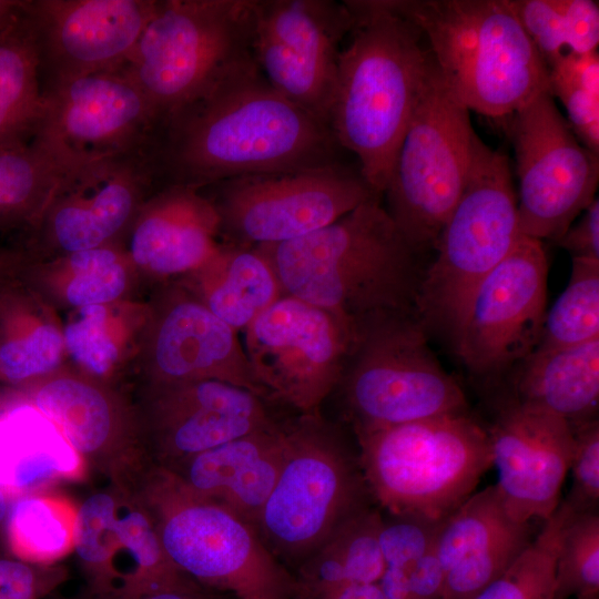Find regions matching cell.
<instances>
[{
	"label": "cell",
	"instance_id": "cell-1",
	"mask_svg": "<svg viewBox=\"0 0 599 599\" xmlns=\"http://www.w3.org/2000/svg\"><path fill=\"white\" fill-rule=\"evenodd\" d=\"M344 152L326 124L270 85L253 55L169 116L153 146L158 177L196 190L339 162Z\"/></svg>",
	"mask_w": 599,
	"mask_h": 599
},
{
	"label": "cell",
	"instance_id": "cell-2",
	"mask_svg": "<svg viewBox=\"0 0 599 599\" xmlns=\"http://www.w3.org/2000/svg\"><path fill=\"white\" fill-rule=\"evenodd\" d=\"M382 196L375 195L333 223L285 243L256 248L282 294L319 307L353 333L386 313H415L423 271Z\"/></svg>",
	"mask_w": 599,
	"mask_h": 599
},
{
	"label": "cell",
	"instance_id": "cell-3",
	"mask_svg": "<svg viewBox=\"0 0 599 599\" xmlns=\"http://www.w3.org/2000/svg\"><path fill=\"white\" fill-rule=\"evenodd\" d=\"M346 3L353 24L338 59L329 128L382 196L432 55L389 0Z\"/></svg>",
	"mask_w": 599,
	"mask_h": 599
},
{
	"label": "cell",
	"instance_id": "cell-4",
	"mask_svg": "<svg viewBox=\"0 0 599 599\" xmlns=\"http://www.w3.org/2000/svg\"><path fill=\"white\" fill-rule=\"evenodd\" d=\"M389 1L469 111L502 119L549 91L548 68L508 0Z\"/></svg>",
	"mask_w": 599,
	"mask_h": 599
},
{
	"label": "cell",
	"instance_id": "cell-5",
	"mask_svg": "<svg viewBox=\"0 0 599 599\" xmlns=\"http://www.w3.org/2000/svg\"><path fill=\"white\" fill-rule=\"evenodd\" d=\"M369 495L389 515L440 522L493 466L485 426L468 413L356 435Z\"/></svg>",
	"mask_w": 599,
	"mask_h": 599
},
{
	"label": "cell",
	"instance_id": "cell-6",
	"mask_svg": "<svg viewBox=\"0 0 599 599\" xmlns=\"http://www.w3.org/2000/svg\"><path fill=\"white\" fill-rule=\"evenodd\" d=\"M519 236L509 160L477 135L465 187L419 282L415 313L424 327L444 332L455 345L474 294Z\"/></svg>",
	"mask_w": 599,
	"mask_h": 599
},
{
	"label": "cell",
	"instance_id": "cell-7",
	"mask_svg": "<svg viewBox=\"0 0 599 599\" xmlns=\"http://www.w3.org/2000/svg\"><path fill=\"white\" fill-rule=\"evenodd\" d=\"M370 495L341 430L322 414L297 415L287 425L284 460L255 529L267 549L297 569Z\"/></svg>",
	"mask_w": 599,
	"mask_h": 599
},
{
	"label": "cell",
	"instance_id": "cell-8",
	"mask_svg": "<svg viewBox=\"0 0 599 599\" xmlns=\"http://www.w3.org/2000/svg\"><path fill=\"white\" fill-rule=\"evenodd\" d=\"M335 390L355 435L469 412L463 389L435 357L414 312L380 314L357 324Z\"/></svg>",
	"mask_w": 599,
	"mask_h": 599
},
{
	"label": "cell",
	"instance_id": "cell-9",
	"mask_svg": "<svg viewBox=\"0 0 599 599\" xmlns=\"http://www.w3.org/2000/svg\"><path fill=\"white\" fill-rule=\"evenodd\" d=\"M254 6L255 0L156 1L121 68L152 105L160 128L252 55Z\"/></svg>",
	"mask_w": 599,
	"mask_h": 599
},
{
	"label": "cell",
	"instance_id": "cell-10",
	"mask_svg": "<svg viewBox=\"0 0 599 599\" xmlns=\"http://www.w3.org/2000/svg\"><path fill=\"white\" fill-rule=\"evenodd\" d=\"M469 113L432 57L382 195L389 216L418 253L435 248L465 187L477 136Z\"/></svg>",
	"mask_w": 599,
	"mask_h": 599
},
{
	"label": "cell",
	"instance_id": "cell-11",
	"mask_svg": "<svg viewBox=\"0 0 599 599\" xmlns=\"http://www.w3.org/2000/svg\"><path fill=\"white\" fill-rule=\"evenodd\" d=\"M158 478L156 530L179 570L236 599H294V575L253 525L222 502L192 493L166 469Z\"/></svg>",
	"mask_w": 599,
	"mask_h": 599
},
{
	"label": "cell",
	"instance_id": "cell-12",
	"mask_svg": "<svg viewBox=\"0 0 599 599\" xmlns=\"http://www.w3.org/2000/svg\"><path fill=\"white\" fill-rule=\"evenodd\" d=\"M224 244L257 247L293 241L378 195L357 163L245 175L211 185ZM380 196V195H378Z\"/></svg>",
	"mask_w": 599,
	"mask_h": 599
},
{
	"label": "cell",
	"instance_id": "cell-13",
	"mask_svg": "<svg viewBox=\"0 0 599 599\" xmlns=\"http://www.w3.org/2000/svg\"><path fill=\"white\" fill-rule=\"evenodd\" d=\"M506 119L519 182V233L556 242L596 199L599 155L579 142L549 91Z\"/></svg>",
	"mask_w": 599,
	"mask_h": 599
},
{
	"label": "cell",
	"instance_id": "cell-14",
	"mask_svg": "<svg viewBox=\"0 0 599 599\" xmlns=\"http://www.w3.org/2000/svg\"><path fill=\"white\" fill-rule=\"evenodd\" d=\"M244 333L248 363L268 399L297 415L321 414L339 383L352 331L333 314L282 294Z\"/></svg>",
	"mask_w": 599,
	"mask_h": 599
},
{
	"label": "cell",
	"instance_id": "cell-15",
	"mask_svg": "<svg viewBox=\"0 0 599 599\" xmlns=\"http://www.w3.org/2000/svg\"><path fill=\"white\" fill-rule=\"evenodd\" d=\"M352 24L346 0H255L252 55L258 70L274 90L328 128Z\"/></svg>",
	"mask_w": 599,
	"mask_h": 599
},
{
	"label": "cell",
	"instance_id": "cell-16",
	"mask_svg": "<svg viewBox=\"0 0 599 599\" xmlns=\"http://www.w3.org/2000/svg\"><path fill=\"white\" fill-rule=\"evenodd\" d=\"M33 136L65 166L153 148L159 119L139 87L119 67L52 79Z\"/></svg>",
	"mask_w": 599,
	"mask_h": 599
},
{
	"label": "cell",
	"instance_id": "cell-17",
	"mask_svg": "<svg viewBox=\"0 0 599 599\" xmlns=\"http://www.w3.org/2000/svg\"><path fill=\"white\" fill-rule=\"evenodd\" d=\"M547 275L541 242L520 235L474 294L456 339L470 372L497 375L535 351L547 312Z\"/></svg>",
	"mask_w": 599,
	"mask_h": 599
},
{
	"label": "cell",
	"instance_id": "cell-18",
	"mask_svg": "<svg viewBox=\"0 0 599 599\" xmlns=\"http://www.w3.org/2000/svg\"><path fill=\"white\" fill-rule=\"evenodd\" d=\"M485 429L506 510L520 522H545L560 504L572 457L569 424L510 396Z\"/></svg>",
	"mask_w": 599,
	"mask_h": 599
},
{
	"label": "cell",
	"instance_id": "cell-19",
	"mask_svg": "<svg viewBox=\"0 0 599 599\" xmlns=\"http://www.w3.org/2000/svg\"><path fill=\"white\" fill-rule=\"evenodd\" d=\"M154 0L27 1L51 79L116 69L154 12Z\"/></svg>",
	"mask_w": 599,
	"mask_h": 599
},
{
	"label": "cell",
	"instance_id": "cell-20",
	"mask_svg": "<svg viewBox=\"0 0 599 599\" xmlns=\"http://www.w3.org/2000/svg\"><path fill=\"white\" fill-rule=\"evenodd\" d=\"M158 179L153 148L67 166L53 191L62 195L51 216L54 241L70 253L102 246Z\"/></svg>",
	"mask_w": 599,
	"mask_h": 599
},
{
	"label": "cell",
	"instance_id": "cell-21",
	"mask_svg": "<svg viewBox=\"0 0 599 599\" xmlns=\"http://www.w3.org/2000/svg\"><path fill=\"white\" fill-rule=\"evenodd\" d=\"M538 531L534 522L509 515L495 485L474 493L440 524L436 536L441 599H473L518 559Z\"/></svg>",
	"mask_w": 599,
	"mask_h": 599
},
{
	"label": "cell",
	"instance_id": "cell-22",
	"mask_svg": "<svg viewBox=\"0 0 599 599\" xmlns=\"http://www.w3.org/2000/svg\"><path fill=\"white\" fill-rule=\"evenodd\" d=\"M273 404L216 379L171 383L160 406L162 457L171 468L193 455L276 426L284 419Z\"/></svg>",
	"mask_w": 599,
	"mask_h": 599
},
{
	"label": "cell",
	"instance_id": "cell-23",
	"mask_svg": "<svg viewBox=\"0 0 599 599\" xmlns=\"http://www.w3.org/2000/svg\"><path fill=\"white\" fill-rule=\"evenodd\" d=\"M237 333L201 302L179 301L166 311L156 333V368L170 384L216 379L268 399Z\"/></svg>",
	"mask_w": 599,
	"mask_h": 599
},
{
	"label": "cell",
	"instance_id": "cell-24",
	"mask_svg": "<svg viewBox=\"0 0 599 599\" xmlns=\"http://www.w3.org/2000/svg\"><path fill=\"white\" fill-rule=\"evenodd\" d=\"M216 211L199 190L170 184L136 223L131 254L136 264L160 275L196 270L219 247Z\"/></svg>",
	"mask_w": 599,
	"mask_h": 599
},
{
	"label": "cell",
	"instance_id": "cell-25",
	"mask_svg": "<svg viewBox=\"0 0 599 599\" xmlns=\"http://www.w3.org/2000/svg\"><path fill=\"white\" fill-rule=\"evenodd\" d=\"M512 398L554 414L570 427L598 418L599 338L536 348L522 361Z\"/></svg>",
	"mask_w": 599,
	"mask_h": 599
},
{
	"label": "cell",
	"instance_id": "cell-26",
	"mask_svg": "<svg viewBox=\"0 0 599 599\" xmlns=\"http://www.w3.org/2000/svg\"><path fill=\"white\" fill-rule=\"evenodd\" d=\"M82 456L34 406L20 405L0 417V490L23 494L60 478H78Z\"/></svg>",
	"mask_w": 599,
	"mask_h": 599
},
{
	"label": "cell",
	"instance_id": "cell-27",
	"mask_svg": "<svg viewBox=\"0 0 599 599\" xmlns=\"http://www.w3.org/2000/svg\"><path fill=\"white\" fill-rule=\"evenodd\" d=\"M383 515L370 505L343 522L294 575V599H315L348 583H377L384 571Z\"/></svg>",
	"mask_w": 599,
	"mask_h": 599
},
{
	"label": "cell",
	"instance_id": "cell-28",
	"mask_svg": "<svg viewBox=\"0 0 599 599\" xmlns=\"http://www.w3.org/2000/svg\"><path fill=\"white\" fill-rule=\"evenodd\" d=\"M26 7L0 31V146L30 142L44 111L41 51Z\"/></svg>",
	"mask_w": 599,
	"mask_h": 599
},
{
	"label": "cell",
	"instance_id": "cell-29",
	"mask_svg": "<svg viewBox=\"0 0 599 599\" xmlns=\"http://www.w3.org/2000/svg\"><path fill=\"white\" fill-rule=\"evenodd\" d=\"M199 267L206 271L201 303L236 332H244L282 295L272 266L256 247L222 243Z\"/></svg>",
	"mask_w": 599,
	"mask_h": 599
},
{
	"label": "cell",
	"instance_id": "cell-30",
	"mask_svg": "<svg viewBox=\"0 0 599 599\" xmlns=\"http://www.w3.org/2000/svg\"><path fill=\"white\" fill-rule=\"evenodd\" d=\"M508 1L547 68L566 54L597 51L598 1Z\"/></svg>",
	"mask_w": 599,
	"mask_h": 599
},
{
	"label": "cell",
	"instance_id": "cell-31",
	"mask_svg": "<svg viewBox=\"0 0 599 599\" xmlns=\"http://www.w3.org/2000/svg\"><path fill=\"white\" fill-rule=\"evenodd\" d=\"M34 406L81 456L99 453L110 438V406L98 389L85 383L52 380L37 393Z\"/></svg>",
	"mask_w": 599,
	"mask_h": 599
},
{
	"label": "cell",
	"instance_id": "cell-32",
	"mask_svg": "<svg viewBox=\"0 0 599 599\" xmlns=\"http://www.w3.org/2000/svg\"><path fill=\"white\" fill-rule=\"evenodd\" d=\"M75 512L54 497L18 498L7 515V538L12 554L32 565L62 558L73 549Z\"/></svg>",
	"mask_w": 599,
	"mask_h": 599
},
{
	"label": "cell",
	"instance_id": "cell-33",
	"mask_svg": "<svg viewBox=\"0 0 599 599\" xmlns=\"http://www.w3.org/2000/svg\"><path fill=\"white\" fill-rule=\"evenodd\" d=\"M288 419L193 455L166 469L192 493L217 500L238 476L283 437Z\"/></svg>",
	"mask_w": 599,
	"mask_h": 599
},
{
	"label": "cell",
	"instance_id": "cell-34",
	"mask_svg": "<svg viewBox=\"0 0 599 599\" xmlns=\"http://www.w3.org/2000/svg\"><path fill=\"white\" fill-rule=\"evenodd\" d=\"M65 167L35 139L0 146V223L48 201Z\"/></svg>",
	"mask_w": 599,
	"mask_h": 599
},
{
	"label": "cell",
	"instance_id": "cell-35",
	"mask_svg": "<svg viewBox=\"0 0 599 599\" xmlns=\"http://www.w3.org/2000/svg\"><path fill=\"white\" fill-rule=\"evenodd\" d=\"M597 338H599V261L572 257L568 284L551 308L546 312L536 348L567 347Z\"/></svg>",
	"mask_w": 599,
	"mask_h": 599
},
{
	"label": "cell",
	"instance_id": "cell-36",
	"mask_svg": "<svg viewBox=\"0 0 599 599\" xmlns=\"http://www.w3.org/2000/svg\"><path fill=\"white\" fill-rule=\"evenodd\" d=\"M568 512L560 500L530 546L473 599H551L560 532Z\"/></svg>",
	"mask_w": 599,
	"mask_h": 599
},
{
	"label": "cell",
	"instance_id": "cell-37",
	"mask_svg": "<svg viewBox=\"0 0 599 599\" xmlns=\"http://www.w3.org/2000/svg\"><path fill=\"white\" fill-rule=\"evenodd\" d=\"M549 92L567 112L579 142L599 155V54L569 53L548 68Z\"/></svg>",
	"mask_w": 599,
	"mask_h": 599
},
{
	"label": "cell",
	"instance_id": "cell-38",
	"mask_svg": "<svg viewBox=\"0 0 599 599\" xmlns=\"http://www.w3.org/2000/svg\"><path fill=\"white\" fill-rule=\"evenodd\" d=\"M596 596H599V510L581 514L569 510L561 527L551 599Z\"/></svg>",
	"mask_w": 599,
	"mask_h": 599
},
{
	"label": "cell",
	"instance_id": "cell-39",
	"mask_svg": "<svg viewBox=\"0 0 599 599\" xmlns=\"http://www.w3.org/2000/svg\"><path fill=\"white\" fill-rule=\"evenodd\" d=\"M116 509L112 495L98 493L88 497L75 512L73 549L91 573L95 595L113 590L111 559L118 548L113 531Z\"/></svg>",
	"mask_w": 599,
	"mask_h": 599
},
{
	"label": "cell",
	"instance_id": "cell-40",
	"mask_svg": "<svg viewBox=\"0 0 599 599\" xmlns=\"http://www.w3.org/2000/svg\"><path fill=\"white\" fill-rule=\"evenodd\" d=\"M286 432L287 426L280 441L254 460L216 500L254 527L276 484L284 460Z\"/></svg>",
	"mask_w": 599,
	"mask_h": 599
},
{
	"label": "cell",
	"instance_id": "cell-41",
	"mask_svg": "<svg viewBox=\"0 0 599 599\" xmlns=\"http://www.w3.org/2000/svg\"><path fill=\"white\" fill-rule=\"evenodd\" d=\"M573 450L569 470L571 486L562 500L572 514L599 508V419L570 427Z\"/></svg>",
	"mask_w": 599,
	"mask_h": 599
},
{
	"label": "cell",
	"instance_id": "cell-42",
	"mask_svg": "<svg viewBox=\"0 0 599 599\" xmlns=\"http://www.w3.org/2000/svg\"><path fill=\"white\" fill-rule=\"evenodd\" d=\"M62 337L52 325H41L28 336L0 346V373L12 382L47 373L60 362Z\"/></svg>",
	"mask_w": 599,
	"mask_h": 599
},
{
	"label": "cell",
	"instance_id": "cell-43",
	"mask_svg": "<svg viewBox=\"0 0 599 599\" xmlns=\"http://www.w3.org/2000/svg\"><path fill=\"white\" fill-rule=\"evenodd\" d=\"M105 319L106 312L102 305L84 306L64 331L71 355L98 375L108 372L118 357V348L105 329Z\"/></svg>",
	"mask_w": 599,
	"mask_h": 599
},
{
	"label": "cell",
	"instance_id": "cell-44",
	"mask_svg": "<svg viewBox=\"0 0 599 599\" xmlns=\"http://www.w3.org/2000/svg\"><path fill=\"white\" fill-rule=\"evenodd\" d=\"M378 583L384 599H441L443 571L435 545L422 558L386 565Z\"/></svg>",
	"mask_w": 599,
	"mask_h": 599
},
{
	"label": "cell",
	"instance_id": "cell-45",
	"mask_svg": "<svg viewBox=\"0 0 599 599\" xmlns=\"http://www.w3.org/2000/svg\"><path fill=\"white\" fill-rule=\"evenodd\" d=\"M126 276L119 263L74 275L67 287V298L74 306L101 305L116 298L124 290Z\"/></svg>",
	"mask_w": 599,
	"mask_h": 599
},
{
	"label": "cell",
	"instance_id": "cell-46",
	"mask_svg": "<svg viewBox=\"0 0 599 599\" xmlns=\"http://www.w3.org/2000/svg\"><path fill=\"white\" fill-rule=\"evenodd\" d=\"M59 577L19 559L0 558V599H39Z\"/></svg>",
	"mask_w": 599,
	"mask_h": 599
},
{
	"label": "cell",
	"instance_id": "cell-47",
	"mask_svg": "<svg viewBox=\"0 0 599 599\" xmlns=\"http://www.w3.org/2000/svg\"><path fill=\"white\" fill-rule=\"evenodd\" d=\"M571 257L599 261V200L596 197L581 213L577 223L555 242Z\"/></svg>",
	"mask_w": 599,
	"mask_h": 599
},
{
	"label": "cell",
	"instance_id": "cell-48",
	"mask_svg": "<svg viewBox=\"0 0 599 599\" xmlns=\"http://www.w3.org/2000/svg\"><path fill=\"white\" fill-rule=\"evenodd\" d=\"M95 599H213L206 595L200 585L181 588L161 589L146 592H122L112 590L97 595Z\"/></svg>",
	"mask_w": 599,
	"mask_h": 599
},
{
	"label": "cell",
	"instance_id": "cell-49",
	"mask_svg": "<svg viewBox=\"0 0 599 599\" xmlns=\"http://www.w3.org/2000/svg\"><path fill=\"white\" fill-rule=\"evenodd\" d=\"M118 262L116 254L106 247H94L71 253L70 266L74 275L93 271Z\"/></svg>",
	"mask_w": 599,
	"mask_h": 599
},
{
	"label": "cell",
	"instance_id": "cell-50",
	"mask_svg": "<svg viewBox=\"0 0 599 599\" xmlns=\"http://www.w3.org/2000/svg\"><path fill=\"white\" fill-rule=\"evenodd\" d=\"M315 599H384L379 583H348Z\"/></svg>",
	"mask_w": 599,
	"mask_h": 599
},
{
	"label": "cell",
	"instance_id": "cell-51",
	"mask_svg": "<svg viewBox=\"0 0 599 599\" xmlns=\"http://www.w3.org/2000/svg\"><path fill=\"white\" fill-rule=\"evenodd\" d=\"M27 1L0 0V31L6 29L22 11Z\"/></svg>",
	"mask_w": 599,
	"mask_h": 599
},
{
	"label": "cell",
	"instance_id": "cell-52",
	"mask_svg": "<svg viewBox=\"0 0 599 599\" xmlns=\"http://www.w3.org/2000/svg\"><path fill=\"white\" fill-rule=\"evenodd\" d=\"M9 508L7 502L6 494L0 490V522L6 518L8 515Z\"/></svg>",
	"mask_w": 599,
	"mask_h": 599
},
{
	"label": "cell",
	"instance_id": "cell-53",
	"mask_svg": "<svg viewBox=\"0 0 599 599\" xmlns=\"http://www.w3.org/2000/svg\"><path fill=\"white\" fill-rule=\"evenodd\" d=\"M578 599H599V596H596V597H589V598H578Z\"/></svg>",
	"mask_w": 599,
	"mask_h": 599
}]
</instances>
